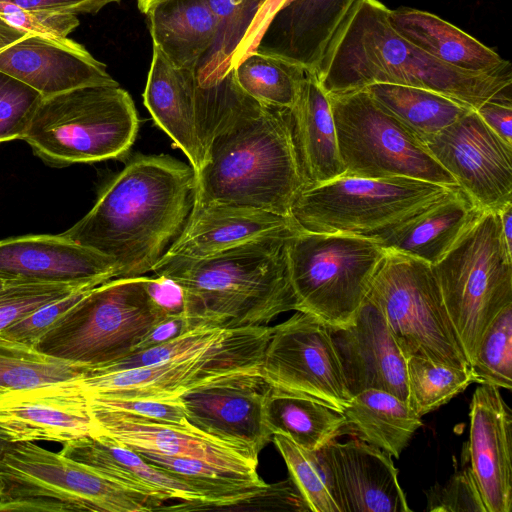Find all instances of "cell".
I'll return each mask as SVG.
<instances>
[{"mask_svg": "<svg viewBox=\"0 0 512 512\" xmlns=\"http://www.w3.org/2000/svg\"><path fill=\"white\" fill-rule=\"evenodd\" d=\"M469 369L475 383L512 388V303L486 329Z\"/></svg>", "mask_w": 512, "mask_h": 512, "instance_id": "obj_40", "label": "cell"}, {"mask_svg": "<svg viewBox=\"0 0 512 512\" xmlns=\"http://www.w3.org/2000/svg\"><path fill=\"white\" fill-rule=\"evenodd\" d=\"M358 1L290 0L268 21L253 50L315 71Z\"/></svg>", "mask_w": 512, "mask_h": 512, "instance_id": "obj_24", "label": "cell"}, {"mask_svg": "<svg viewBox=\"0 0 512 512\" xmlns=\"http://www.w3.org/2000/svg\"><path fill=\"white\" fill-rule=\"evenodd\" d=\"M389 22L407 41L453 67L475 73L511 68L495 50L430 12L398 7L390 9Z\"/></svg>", "mask_w": 512, "mask_h": 512, "instance_id": "obj_29", "label": "cell"}, {"mask_svg": "<svg viewBox=\"0 0 512 512\" xmlns=\"http://www.w3.org/2000/svg\"><path fill=\"white\" fill-rule=\"evenodd\" d=\"M234 329L215 327L188 329L165 343L131 354L112 364L90 369L87 373L120 371L195 357L225 342Z\"/></svg>", "mask_w": 512, "mask_h": 512, "instance_id": "obj_41", "label": "cell"}, {"mask_svg": "<svg viewBox=\"0 0 512 512\" xmlns=\"http://www.w3.org/2000/svg\"><path fill=\"white\" fill-rule=\"evenodd\" d=\"M43 96L0 71V143L23 140Z\"/></svg>", "mask_w": 512, "mask_h": 512, "instance_id": "obj_43", "label": "cell"}, {"mask_svg": "<svg viewBox=\"0 0 512 512\" xmlns=\"http://www.w3.org/2000/svg\"><path fill=\"white\" fill-rule=\"evenodd\" d=\"M291 113L297 149L310 186L343 176L330 102L315 72L306 71Z\"/></svg>", "mask_w": 512, "mask_h": 512, "instance_id": "obj_30", "label": "cell"}, {"mask_svg": "<svg viewBox=\"0 0 512 512\" xmlns=\"http://www.w3.org/2000/svg\"><path fill=\"white\" fill-rule=\"evenodd\" d=\"M272 441L284 459L290 478L301 492L310 511L339 512L320 451L305 449L282 434H274Z\"/></svg>", "mask_w": 512, "mask_h": 512, "instance_id": "obj_39", "label": "cell"}, {"mask_svg": "<svg viewBox=\"0 0 512 512\" xmlns=\"http://www.w3.org/2000/svg\"><path fill=\"white\" fill-rule=\"evenodd\" d=\"M152 45L176 67L197 71L216 36L207 0H164L147 13Z\"/></svg>", "mask_w": 512, "mask_h": 512, "instance_id": "obj_31", "label": "cell"}, {"mask_svg": "<svg viewBox=\"0 0 512 512\" xmlns=\"http://www.w3.org/2000/svg\"><path fill=\"white\" fill-rule=\"evenodd\" d=\"M146 286L153 302L167 315L183 314V291L176 282L164 275H155L147 278Z\"/></svg>", "mask_w": 512, "mask_h": 512, "instance_id": "obj_49", "label": "cell"}, {"mask_svg": "<svg viewBox=\"0 0 512 512\" xmlns=\"http://www.w3.org/2000/svg\"><path fill=\"white\" fill-rule=\"evenodd\" d=\"M453 187L405 176H341L305 188L290 216L305 231L375 240L425 211Z\"/></svg>", "mask_w": 512, "mask_h": 512, "instance_id": "obj_9", "label": "cell"}, {"mask_svg": "<svg viewBox=\"0 0 512 512\" xmlns=\"http://www.w3.org/2000/svg\"><path fill=\"white\" fill-rule=\"evenodd\" d=\"M116 277L110 258L62 233L0 240V278L6 281L97 286Z\"/></svg>", "mask_w": 512, "mask_h": 512, "instance_id": "obj_23", "label": "cell"}, {"mask_svg": "<svg viewBox=\"0 0 512 512\" xmlns=\"http://www.w3.org/2000/svg\"><path fill=\"white\" fill-rule=\"evenodd\" d=\"M194 192L190 165L168 155H139L62 234L110 258L116 278L142 276L152 271L182 231Z\"/></svg>", "mask_w": 512, "mask_h": 512, "instance_id": "obj_2", "label": "cell"}, {"mask_svg": "<svg viewBox=\"0 0 512 512\" xmlns=\"http://www.w3.org/2000/svg\"><path fill=\"white\" fill-rule=\"evenodd\" d=\"M88 395L70 380L0 393V442H57L94 436Z\"/></svg>", "mask_w": 512, "mask_h": 512, "instance_id": "obj_18", "label": "cell"}, {"mask_svg": "<svg viewBox=\"0 0 512 512\" xmlns=\"http://www.w3.org/2000/svg\"><path fill=\"white\" fill-rule=\"evenodd\" d=\"M366 297L380 310L406 359L420 356L469 368L429 263L386 250Z\"/></svg>", "mask_w": 512, "mask_h": 512, "instance_id": "obj_11", "label": "cell"}, {"mask_svg": "<svg viewBox=\"0 0 512 512\" xmlns=\"http://www.w3.org/2000/svg\"><path fill=\"white\" fill-rule=\"evenodd\" d=\"M475 111L492 131L512 145V101L489 100Z\"/></svg>", "mask_w": 512, "mask_h": 512, "instance_id": "obj_50", "label": "cell"}, {"mask_svg": "<svg viewBox=\"0 0 512 512\" xmlns=\"http://www.w3.org/2000/svg\"><path fill=\"white\" fill-rule=\"evenodd\" d=\"M0 19L15 28L54 38H67L80 25L74 14L27 10L6 4H0Z\"/></svg>", "mask_w": 512, "mask_h": 512, "instance_id": "obj_47", "label": "cell"}, {"mask_svg": "<svg viewBox=\"0 0 512 512\" xmlns=\"http://www.w3.org/2000/svg\"><path fill=\"white\" fill-rule=\"evenodd\" d=\"M273 326L235 328L201 355L132 369L85 373L75 379L86 394L120 399L175 400L229 377L260 371Z\"/></svg>", "mask_w": 512, "mask_h": 512, "instance_id": "obj_13", "label": "cell"}, {"mask_svg": "<svg viewBox=\"0 0 512 512\" xmlns=\"http://www.w3.org/2000/svg\"><path fill=\"white\" fill-rule=\"evenodd\" d=\"M363 89L423 142L472 110L443 94L418 87L374 83Z\"/></svg>", "mask_w": 512, "mask_h": 512, "instance_id": "obj_34", "label": "cell"}, {"mask_svg": "<svg viewBox=\"0 0 512 512\" xmlns=\"http://www.w3.org/2000/svg\"><path fill=\"white\" fill-rule=\"evenodd\" d=\"M239 88L266 105L292 109L306 70L283 58L255 50L247 53L232 68Z\"/></svg>", "mask_w": 512, "mask_h": 512, "instance_id": "obj_35", "label": "cell"}, {"mask_svg": "<svg viewBox=\"0 0 512 512\" xmlns=\"http://www.w3.org/2000/svg\"><path fill=\"white\" fill-rule=\"evenodd\" d=\"M342 414L344 428L395 458H399L422 426L421 417L406 401L377 389H368L353 396Z\"/></svg>", "mask_w": 512, "mask_h": 512, "instance_id": "obj_32", "label": "cell"}, {"mask_svg": "<svg viewBox=\"0 0 512 512\" xmlns=\"http://www.w3.org/2000/svg\"><path fill=\"white\" fill-rule=\"evenodd\" d=\"M431 266L470 363L490 323L512 303V252L502 237L499 213L484 211Z\"/></svg>", "mask_w": 512, "mask_h": 512, "instance_id": "obj_8", "label": "cell"}, {"mask_svg": "<svg viewBox=\"0 0 512 512\" xmlns=\"http://www.w3.org/2000/svg\"><path fill=\"white\" fill-rule=\"evenodd\" d=\"M265 0H207L216 20V36L199 64L198 84L222 78L232 69V59Z\"/></svg>", "mask_w": 512, "mask_h": 512, "instance_id": "obj_37", "label": "cell"}, {"mask_svg": "<svg viewBox=\"0 0 512 512\" xmlns=\"http://www.w3.org/2000/svg\"><path fill=\"white\" fill-rule=\"evenodd\" d=\"M60 452L96 472L165 502L164 510H204L205 498L187 481L147 462L139 453L104 436L94 435L63 444Z\"/></svg>", "mask_w": 512, "mask_h": 512, "instance_id": "obj_26", "label": "cell"}, {"mask_svg": "<svg viewBox=\"0 0 512 512\" xmlns=\"http://www.w3.org/2000/svg\"><path fill=\"white\" fill-rule=\"evenodd\" d=\"M139 119L119 85L86 86L43 97L23 138L46 165L122 159L134 143Z\"/></svg>", "mask_w": 512, "mask_h": 512, "instance_id": "obj_6", "label": "cell"}, {"mask_svg": "<svg viewBox=\"0 0 512 512\" xmlns=\"http://www.w3.org/2000/svg\"><path fill=\"white\" fill-rule=\"evenodd\" d=\"M87 395L89 407L93 410L126 413L163 423L183 424L188 421L182 398L175 400L120 399L95 394Z\"/></svg>", "mask_w": 512, "mask_h": 512, "instance_id": "obj_45", "label": "cell"}, {"mask_svg": "<svg viewBox=\"0 0 512 512\" xmlns=\"http://www.w3.org/2000/svg\"><path fill=\"white\" fill-rule=\"evenodd\" d=\"M0 71L43 97L86 86L119 85L83 44L15 28L1 19Z\"/></svg>", "mask_w": 512, "mask_h": 512, "instance_id": "obj_16", "label": "cell"}, {"mask_svg": "<svg viewBox=\"0 0 512 512\" xmlns=\"http://www.w3.org/2000/svg\"><path fill=\"white\" fill-rule=\"evenodd\" d=\"M186 330L183 314L168 315L150 330L137 345L134 353L165 343Z\"/></svg>", "mask_w": 512, "mask_h": 512, "instance_id": "obj_52", "label": "cell"}, {"mask_svg": "<svg viewBox=\"0 0 512 512\" xmlns=\"http://www.w3.org/2000/svg\"><path fill=\"white\" fill-rule=\"evenodd\" d=\"M269 388L261 372L256 371L200 387L182 396V400L192 425L259 455L273 436L263 417Z\"/></svg>", "mask_w": 512, "mask_h": 512, "instance_id": "obj_19", "label": "cell"}, {"mask_svg": "<svg viewBox=\"0 0 512 512\" xmlns=\"http://www.w3.org/2000/svg\"><path fill=\"white\" fill-rule=\"evenodd\" d=\"M379 0H359L315 69L326 94L360 90L374 83L438 92L472 109L489 100L512 101V71L475 73L428 55L389 22Z\"/></svg>", "mask_w": 512, "mask_h": 512, "instance_id": "obj_3", "label": "cell"}, {"mask_svg": "<svg viewBox=\"0 0 512 512\" xmlns=\"http://www.w3.org/2000/svg\"><path fill=\"white\" fill-rule=\"evenodd\" d=\"M339 512H411L391 455L359 438L320 450Z\"/></svg>", "mask_w": 512, "mask_h": 512, "instance_id": "obj_20", "label": "cell"}, {"mask_svg": "<svg viewBox=\"0 0 512 512\" xmlns=\"http://www.w3.org/2000/svg\"><path fill=\"white\" fill-rule=\"evenodd\" d=\"M407 403L422 417L463 392L473 377L470 369L455 368L420 356L406 359Z\"/></svg>", "mask_w": 512, "mask_h": 512, "instance_id": "obj_38", "label": "cell"}, {"mask_svg": "<svg viewBox=\"0 0 512 512\" xmlns=\"http://www.w3.org/2000/svg\"><path fill=\"white\" fill-rule=\"evenodd\" d=\"M385 254L366 237L300 229L288 245L296 311L315 316L331 329L350 325Z\"/></svg>", "mask_w": 512, "mask_h": 512, "instance_id": "obj_10", "label": "cell"}, {"mask_svg": "<svg viewBox=\"0 0 512 512\" xmlns=\"http://www.w3.org/2000/svg\"><path fill=\"white\" fill-rule=\"evenodd\" d=\"M466 456L486 512L512 509V412L500 388L479 384L470 403Z\"/></svg>", "mask_w": 512, "mask_h": 512, "instance_id": "obj_22", "label": "cell"}, {"mask_svg": "<svg viewBox=\"0 0 512 512\" xmlns=\"http://www.w3.org/2000/svg\"><path fill=\"white\" fill-rule=\"evenodd\" d=\"M426 494V511L486 512L469 465L461 470H455L444 484H436Z\"/></svg>", "mask_w": 512, "mask_h": 512, "instance_id": "obj_44", "label": "cell"}, {"mask_svg": "<svg viewBox=\"0 0 512 512\" xmlns=\"http://www.w3.org/2000/svg\"><path fill=\"white\" fill-rule=\"evenodd\" d=\"M331 334L351 398L377 389L407 402L406 358L372 301L366 297L354 321Z\"/></svg>", "mask_w": 512, "mask_h": 512, "instance_id": "obj_21", "label": "cell"}, {"mask_svg": "<svg viewBox=\"0 0 512 512\" xmlns=\"http://www.w3.org/2000/svg\"><path fill=\"white\" fill-rule=\"evenodd\" d=\"M204 161L193 203H222L290 216L310 183L297 149L291 109L261 103L237 85L233 69L197 86Z\"/></svg>", "mask_w": 512, "mask_h": 512, "instance_id": "obj_1", "label": "cell"}, {"mask_svg": "<svg viewBox=\"0 0 512 512\" xmlns=\"http://www.w3.org/2000/svg\"><path fill=\"white\" fill-rule=\"evenodd\" d=\"M121 0H0L21 9L69 13L74 15L97 14L107 5Z\"/></svg>", "mask_w": 512, "mask_h": 512, "instance_id": "obj_48", "label": "cell"}, {"mask_svg": "<svg viewBox=\"0 0 512 512\" xmlns=\"http://www.w3.org/2000/svg\"><path fill=\"white\" fill-rule=\"evenodd\" d=\"M301 228L259 237L211 256L159 260L152 271L183 291L186 328L268 325L297 304L288 245Z\"/></svg>", "mask_w": 512, "mask_h": 512, "instance_id": "obj_4", "label": "cell"}, {"mask_svg": "<svg viewBox=\"0 0 512 512\" xmlns=\"http://www.w3.org/2000/svg\"><path fill=\"white\" fill-rule=\"evenodd\" d=\"M424 144L481 210L499 213L512 203V145L474 109Z\"/></svg>", "mask_w": 512, "mask_h": 512, "instance_id": "obj_15", "label": "cell"}, {"mask_svg": "<svg viewBox=\"0 0 512 512\" xmlns=\"http://www.w3.org/2000/svg\"><path fill=\"white\" fill-rule=\"evenodd\" d=\"M147 278L118 277L92 287L35 347L89 369L133 354L168 316L150 297Z\"/></svg>", "mask_w": 512, "mask_h": 512, "instance_id": "obj_7", "label": "cell"}, {"mask_svg": "<svg viewBox=\"0 0 512 512\" xmlns=\"http://www.w3.org/2000/svg\"><path fill=\"white\" fill-rule=\"evenodd\" d=\"M263 417L272 435H285L312 451L336 439L345 426L343 414L324 403L271 386L264 399Z\"/></svg>", "mask_w": 512, "mask_h": 512, "instance_id": "obj_33", "label": "cell"}, {"mask_svg": "<svg viewBox=\"0 0 512 512\" xmlns=\"http://www.w3.org/2000/svg\"><path fill=\"white\" fill-rule=\"evenodd\" d=\"M164 0H137V6L138 9L143 13L146 14L147 11L152 8L154 5H156L159 2H162Z\"/></svg>", "mask_w": 512, "mask_h": 512, "instance_id": "obj_54", "label": "cell"}, {"mask_svg": "<svg viewBox=\"0 0 512 512\" xmlns=\"http://www.w3.org/2000/svg\"><path fill=\"white\" fill-rule=\"evenodd\" d=\"M90 410L97 427L96 435L107 436L133 451L195 459L234 478L264 482L257 472V454L212 436L189 421L172 424L126 413Z\"/></svg>", "mask_w": 512, "mask_h": 512, "instance_id": "obj_17", "label": "cell"}, {"mask_svg": "<svg viewBox=\"0 0 512 512\" xmlns=\"http://www.w3.org/2000/svg\"><path fill=\"white\" fill-rule=\"evenodd\" d=\"M89 367L0 336V393L77 379Z\"/></svg>", "mask_w": 512, "mask_h": 512, "instance_id": "obj_36", "label": "cell"}, {"mask_svg": "<svg viewBox=\"0 0 512 512\" xmlns=\"http://www.w3.org/2000/svg\"><path fill=\"white\" fill-rule=\"evenodd\" d=\"M501 232L507 249L512 252V203L499 212Z\"/></svg>", "mask_w": 512, "mask_h": 512, "instance_id": "obj_53", "label": "cell"}, {"mask_svg": "<svg viewBox=\"0 0 512 512\" xmlns=\"http://www.w3.org/2000/svg\"><path fill=\"white\" fill-rule=\"evenodd\" d=\"M483 212L459 186H455L425 211L374 241L385 250L398 251L434 265Z\"/></svg>", "mask_w": 512, "mask_h": 512, "instance_id": "obj_28", "label": "cell"}, {"mask_svg": "<svg viewBox=\"0 0 512 512\" xmlns=\"http://www.w3.org/2000/svg\"><path fill=\"white\" fill-rule=\"evenodd\" d=\"M83 288L40 307L21 320L0 332V336L30 346L38 341L54 327V325L91 289Z\"/></svg>", "mask_w": 512, "mask_h": 512, "instance_id": "obj_46", "label": "cell"}, {"mask_svg": "<svg viewBox=\"0 0 512 512\" xmlns=\"http://www.w3.org/2000/svg\"><path fill=\"white\" fill-rule=\"evenodd\" d=\"M288 1L290 0H265L262 3L245 37L235 52L232 66H235L241 58L254 49L268 21Z\"/></svg>", "mask_w": 512, "mask_h": 512, "instance_id": "obj_51", "label": "cell"}, {"mask_svg": "<svg viewBox=\"0 0 512 512\" xmlns=\"http://www.w3.org/2000/svg\"><path fill=\"white\" fill-rule=\"evenodd\" d=\"M295 227L291 216L232 204L193 203L182 231L159 260L203 258Z\"/></svg>", "mask_w": 512, "mask_h": 512, "instance_id": "obj_25", "label": "cell"}, {"mask_svg": "<svg viewBox=\"0 0 512 512\" xmlns=\"http://www.w3.org/2000/svg\"><path fill=\"white\" fill-rule=\"evenodd\" d=\"M260 372L271 387L311 397L340 413L351 401L331 328L306 312L296 311L273 326Z\"/></svg>", "mask_w": 512, "mask_h": 512, "instance_id": "obj_14", "label": "cell"}, {"mask_svg": "<svg viewBox=\"0 0 512 512\" xmlns=\"http://www.w3.org/2000/svg\"><path fill=\"white\" fill-rule=\"evenodd\" d=\"M91 285L13 281L0 289V332L25 316Z\"/></svg>", "mask_w": 512, "mask_h": 512, "instance_id": "obj_42", "label": "cell"}, {"mask_svg": "<svg viewBox=\"0 0 512 512\" xmlns=\"http://www.w3.org/2000/svg\"><path fill=\"white\" fill-rule=\"evenodd\" d=\"M197 74L174 66L152 45V59L143 93L154 122L183 151L197 173L204 161L197 116Z\"/></svg>", "mask_w": 512, "mask_h": 512, "instance_id": "obj_27", "label": "cell"}, {"mask_svg": "<svg viewBox=\"0 0 512 512\" xmlns=\"http://www.w3.org/2000/svg\"><path fill=\"white\" fill-rule=\"evenodd\" d=\"M9 282L10 281H6L5 279L0 278V289H2Z\"/></svg>", "mask_w": 512, "mask_h": 512, "instance_id": "obj_55", "label": "cell"}, {"mask_svg": "<svg viewBox=\"0 0 512 512\" xmlns=\"http://www.w3.org/2000/svg\"><path fill=\"white\" fill-rule=\"evenodd\" d=\"M327 95L343 176H405L458 186L424 142L380 106L365 89Z\"/></svg>", "mask_w": 512, "mask_h": 512, "instance_id": "obj_12", "label": "cell"}, {"mask_svg": "<svg viewBox=\"0 0 512 512\" xmlns=\"http://www.w3.org/2000/svg\"><path fill=\"white\" fill-rule=\"evenodd\" d=\"M166 502L35 442H0V512H150Z\"/></svg>", "mask_w": 512, "mask_h": 512, "instance_id": "obj_5", "label": "cell"}]
</instances>
